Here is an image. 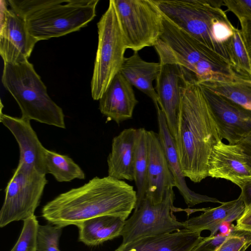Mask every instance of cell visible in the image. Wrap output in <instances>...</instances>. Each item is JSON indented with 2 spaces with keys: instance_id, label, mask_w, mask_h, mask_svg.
<instances>
[{
  "instance_id": "cell-34",
  "label": "cell",
  "mask_w": 251,
  "mask_h": 251,
  "mask_svg": "<svg viewBox=\"0 0 251 251\" xmlns=\"http://www.w3.org/2000/svg\"><path fill=\"white\" fill-rule=\"evenodd\" d=\"M235 227L251 232V205L245 208L242 215L237 220Z\"/></svg>"
},
{
  "instance_id": "cell-13",
  "label": "cell",
  "mask_w": 251,
  "mask_h": 251,
  "mask_svg": "<svg viewBox=\"0 0 251 251\" xmlns=\"http://www.w3.org/2000/svg\"><path fill=\"white\" fill-rule=\"evenodd\" d=\"M208 176L228 180L240 188L251 180V161L238 144L219 142L208 163Z\"/></svg>"
},
{
  "instance_id": "cell-5",
  "label": "cell",
  "mask_w": 251,
  "mask_h": 251,
  "mask_svg": "<svg viewBox=\"0 0 251 251\" xmlns=\"http://www.w3.org/2000/svg\"><path fill=\"white\" fill-rule=\"evenodd\" d=\"M99 0H8L38 42L79 30L96 16Z\"/></svg>"
},
{
  "instance_id": "cell-32",
  "label": "cell",
  "mask_w": 251,
  "mask_h": 251,
  "mask_svg": "<svg viewBox=\"0 0 251 251\" xmlns=\"http://www.w3.org/2000/svg\"><path fill=\"white\" fill-rule=\"evenodd\" d=\"M229 235L225 236L219 233L203 237L202 241L193 251H216L226 240Z\"/></svg>"
},
{
  "instance_id": "cell-2",
  "label": "cell",
  "mask_w": 251,
  "mask_h": 251,
  "mask_svg": "<svg viewBox=\"0 0 251 251\" xmlns=\"http://www.w3.org/2000/svg\"><path fill=\"white\" fill-rule=\"evenodd\" d=\"M184 176L195 183L208 176L209 160L221 138L215 119L199 84L187 79L174 138Z\"/></svg>"
},
{
  "instance_id": "cell-7",
  "label": "cell",
  "mask_w": 251,
  "mask_h": 251,
  "mask_svg": "<svg viewBox=\"0 0 251 251\" xmlns=\"http://www.w3.org/2000/svg\"><path fill=\"white\" fill-rule=\"evenodd\" d=\"M98 44L91 81V95L99 100L120 73L126 50L114 0L97 23Z\"/></svg>"
},
{
  "instance_id": "cell-6",
  "label": "cell",
  "mask_w": 251,
  "mask_h": 251,
  "mask_svg": "<svg viewBox=\"0 0 251 251\" xmlns=\"http://www.w3.org/2000/svg\"><path fill=\"white\" fill-rule=\"evenodd\" d=\"M1 82L18 103L22 118L66 128L62 109L49 96L46 85L28 60L4 64Z\"/></svg>"
},
{
  "instance_id": "cell-27",
  "label": "cell",
  "mask_w": 251,
  "mask_h": 251,
  "mask_svg": "<svg viewBox=\"0 0 251 251\" xmlns=\"http://www.w3.org/2000/svg\"><path fill=\"white\" fill-rule=\"evenodd\" d=\"M228 50L231 66L235 73L251 78V62L242 38L240 30L235 28L230 39Z\"/></svg>"
},
{
  "instance_id": "cell-23",
  "label": "cell",
  "mask_w": 251,
  "mask_h": 251,
  "mask_svg": "<svg viewBox=\"0 0 251 251\" xmlns=\"http://www.w3.org/2000/svg\"><path fill=\"white\" fill-rule=\"evenodd\" d=\"M125 221L111 215L91 218L79 223L78 240L84 244L94 246L121 236Z\"/></svg>"
},
{
  "instance_id": "cell-10",
  "label": "cell",
  "mask_w": 251,
  "mask_h": 251,
  "mask_svg": "<svg viewBox=\"0 0 251 251\" xmlns=\"http://www.w3.org/2000/svg\"><path fill=\"white\" fill-rule=\"evenodd\" d=\"M175 194L170 190L163 200L153 203L147 197L136 201L132 215L127 219L121 234L122 244L150 235L172 232L184 228L173 214Z\"/></svg>"
},
{
  "instance_id": "cell-25",
  "label": "cell",
  "mask_w": 251,
  "mask_h": 251,
  "mask_svg": "<svg viewBox=\"0 0 251 251\" xmlns=\"http://www.w3.org/2000/svg\"><path fill=\"white\" fill-rule=\"evenodd\" d=\"M45 164L46 173L52 175L58 182L84 179L85 174L73 160L66 155L46 149Z\"/></svg>"
},
{
  "instance_id": "cell-30",
  "label": "cell",
  "mask_w": 251,
  "mask_h": 251,
  "mask_svg": "<svg viewBox=\"0 0 251 251\" xmlns=\"http://www.w3.org/2000/svg\"><path fill=\"white\" fill-rule=\"evenodd\" d=\"M248 244L251 245V232L237 229L234 226L231 233L217 251H240Z\"/></svg>"
},
{
  "instance_id": "cell-12",
  "label": "cell",
  "mask_w": 251,
  "mask_h": 251,
  "mask_svg": "<svg viewBox=\"0 0 251 251\" xmlns=\"http://www.w3.org/2000/svg\"><path fill=\"white\" fill-rule=\"evenodd\" d=\"M216 123L221 138L238 144L251 133V118L224 96L199 84Z\"/></svg>"
},
{
  "instance_id": "cell-4",
  "label": "cell",
  "mask_w": 251,
  "mask_h": 251,
  "mask_svg": "<svg viewBox=\"0 0 251 251\" xmlns=\"http://www.w3.org/2000/svg\"><path fill=\"white\" fill-rule=\"evenodd\" d=\"M154 1L169 21L231 65L228 46L236 28L221 8L223 0Z\"/></svg>"
},
{
  "instance_id": "cell-31",
  "label": "cell",
  "mask_w": 251,
  "mask_h": 251,
  "mask_svg": "<svg viewBox=\"0 0 251 251\" xmlns=\"http://www.w3.org/2000/svg\"><path fill=\"white\" fill-rule=\"evenodd\" d=\"M224 5L239 19H251V0H223Z\"/></svg>"
},
{
  "instance_id": "cell-21",
  "label": "cell",
  "mask_w": 251,
  "mask_h": 251,
  "mask_svg": "<svg viewBox=\"0 0 251 251\" xmlns=\"http://www.w3.org/2000/svg\"><path fill=\"white\" fill-rule=\"evenodd\" d=\"M161 68L159 62L146 61L138 52H134L130 56L125 57L120 73L132 86L150 97L157 108L159 105L153 82L156 80Z\"/></svg>"
},
{
  "instance_id": "cell-15",
  "label": "cell",
  "mask_w": 251,
  "mask_h": 251,
  "mask_svg": "<svg viewBox=\"0 0 251 251\" xmlns=\"http://www.w3.org/2000/svg\"><path fill=\"white\" fill-rule=\"evenodd\" d=\"M147 139L148 167L146 197L156 204L161 202L168 192L175 187V183L158 134L152 130H147Z\"/></svg>"
},
{
  "instance_id": "cell-1",
  "label": "cell",
  "mask_w": 251,
  "mask_h": 251,
  "mask_svg": "<svg viewBox=\"0 0 251 251\" xmlns=\"http://www.w3.org/2000/svg\"><path fill=\"white\" fill-rule=\"evenodd\" d=\"M136 201V191L125 181L108 176L95 177L59 194L43 206L41 213L50 224L62 228L105 215L126 221Z\"/></svg>"
},
{
  "instance_id": "cell-33",
  "label": "cell",
  "mask_w": 251,
  "mask_h": 251,
  "mask_svg": "<svg viewBox=\"0 0 251 251\" xmlns=\"http://www.w3.org/2000/svg\"><path fill=\"white\" fill-rule=\"evenodd\" d=\"M241 33L244 44L251 62V19L243 18L239 19Z\"/></svg>"
},
{
  "instance_id": "cell-14",
  "label": "cell",
  "mask_w": 251,
  "mask_h": 251,
  "mask_svg": "<svg viewBox=\"0 0 251 251\" xmlns=\"http://www.w3.org/2000/svg\"><path fill=\"white\" fill-rule=\"evenodd\" d=\"M187 80L183 68L176 64L161 65L155 87L158 104L164 114L169 129L174 138L181 103V87Z\"/></svg>"
},
{
  "instance_id": "cell-29",
  "label": "cell",
  "mask_w": 251,
  "mask_h": 251,
  "mask_svg": "<svg viewBox=\"0 0 251 251\" xmlns=\"http://www.w3.org/2000/svg\"><path fill=\"white\" fill-rule=\"evenodd\" d=\"M62 228L51 224L39 225L37 251H61L59 248V241Z\"/></svg>"
},
{
  "instance_id": "cell-35",
  "label": "cell",
  "mask_w": 251,
  "mask_h": 251,
  "mask_svg": "<svg viewBox=\"0 0 251 251\" xmlns=\"http://www.w3.org/2000/svg\"><path fill=\"white\" fill-rule=\"evenodd\" d=\"M241 197L245 208L251 205V180L245 183L241 188Z\"/></svg>"
},
{
  "instance_id": "cell-11",
  "label": "cell",
  "mask_w": 251,
  "mask_h": 251,
  "mask_svg": "<svg viewBox=\"0 0 251 251\" xmlns=\"http://www.w3.org/2000/svg\"><path fill=\"white\" fill-rule=\"evenodd\" d=\"M1 10L0 54L4 64L28 60L38 42L28 32L23 17L7 7L4 0Z\"/></svg>"
},
{
  "instance_id": "cell-38",
  "label": "cell",
  "mask_w": 251,
  "mask_h": 251,
  "mask_svg": "<svg viewBox=\"0 0 251 251\" xmlns=\"http://www.w3.org/2000/svg\"><path fill=\"white\" fill-rule=\"evenodd\" d=\"M251 245L248 244L244 246L240 251H245Z\"/></svg>"
},
{
  "instance_id": "cell-8",
  "label": "cell",
  "mask_w": 251,
  "mask_h": 251,
  "mask_svg": "<svg viewBox=\"0 0 251 251\" xmlns=\"http://www.w3.org/2000/svg\"><path fill=\"white\" fill-rule=\"evenodd\" d=\"M126 49L154 47L163 30V15L154 0H114Z\"/></svg>"
},
{
  "instance_id": "cell-19",
  "label": "cell",
  "mask_w": 251,
  "mask_h": 251,
  "mask_svg": "<svg viewBox=\"0 0 251 251\" xmlns=\"http://www.w3.org/2000/svg\"><path fill=\"white\" fill-rule=\"evenodd\" d=\"M201 233L184 228L144 236L121 244L115 251H193L203 238Z\"/></svg>"
},
{
  "instance_id": "cell-26",
  "label": "cell",
  "mask_w": 251,
  "mask_h": 251,
  "mask_svg": "<svg viewBox=\"0 0 251 251\" xmlns=\"http://www.w3.org/2000/svg\"><path fill=\"white\" fill-rule=\"evenodd\" d=\"M147 130L137 129L134 160V181L137 188V201L144 199L147 192L148 151Z\"/></svg>"
},
{
  "instance_id": "cell-22",
  "label": "cell",
  "mask_w": 251,
  "mask_h": 251,
  "mask_svg": "<svg viewBox=\"0 0 251 251\" xmlns=\"http://www.w3.org/2000/svg\"><path fill=\"white\" fill-rule=\"evenodd\" d=\"M245 206L240 196L235 200L223 202L214 208H205L201 215L183 222L184 228L193 231L209 230L214 235L220 226L225 222L231 223L237 220L243 214Z\"/></svg>"
},
{
  "instance_id": "cell-39",
  "label": "cell",
  "mask_w": 251,
  "mask_h": 251,
  "mask_svg": "<svg viewBox=\"0 0 251 251\" xmlns=\"http://www.w3.org/2000/svg\"><path fill=\"white\" fill-rule=\"evenodd\" d=\"M216 251H217V249L216 250Z\"/></svg>"
},
{
  "instance_id": "cell-18",
  "label": "cell",
  "mask_w": 251,
  "mask_h": 251,
  "mask_svg": "<svg viewBox=\"0 0 251 251\" xmlns=\"http://www.w3.org/2000/svg\"><path fill=\"white\" fill-rule=\"evenodd\" d=\"M156 109L158 124V136L175 181V187L178 190L187 205L192 207L203 202L222 203L223 202L216 198L197 193L188 187L179 161L175 141L169 129L164 114L160 107Z\"/></svg>"
},
{
  "instance_id": "cell-16",
  "label": "cell",
  "mask_w": 251,
  "mask_h": 251,
  "mask_svg": "<svg viewBox=\"0 0 251 251\" xmlns=\"http://www.w3.org/2000/svg\"><path fill=\"white\" fill-rule=\"evenodd\" d=\"M0 121L9 130L17 142L20 149L19 162L34 168L40 173L46 175V149L40 142L30 121L6 115L1 111Z\"/></svg>"
},
{
  "instance_id": "cell-36",
  "label": "cell",
  "mask_w": 251,
  "mask_h": 251,
  "mask_svg": "<svg viewBox=\"0 0 251 251\" xmlns=\"http://www.w3.org/2000/svg\"><path fill=\"white\" fill-rule=\"evenodd\" d=\"M238 144L251 161V133L243 138Z\"/></svg>"
},
{
  "instance_id": "cell-3",
  "label": "cell",
  "mask_w": 251,
  "mask_h": 251,
  "mask_svg": "<svg viewBox=\"0 0 251 251\" xmlns=\"http://www.w3.org/2000/svg\"><path fill=\"white\" fill-rule=\"evenodd\" d=\"M163 30L154 48L161 65L181 67L187 79L198 84L230 82L237 74L224 57L173 24L163 15Z\"/></svg>"
},
{
  "instance_id": "cell-17",
  "label": "cell",
  "mask_w": 251,
  "mask_h": 251,
  "mask_svg": "<svg viewBox=\"0 0 251 251\" xmlns=\"http://www.w3.org/2000/svg\"><path fill=\"white\" fill-rule=\"evenodd\" d=\"M99 100L101 113L117 124L131 119L138 103L132 86L120 73L115 76Z\"/></svg>"
},
{
  "instance_id": "cell-37",
  "label": "cell",
  "mask_w": 251,
  "mask_h": 251,
  "mask_svg": "<svg viewBox=\"0 0 251 251\" xmlns=\"http://www.w3.org/2000/svg\"><path fill=\"white\" fill-rule=\"evenodd\" d=\"M234 226L230 223L225 222L220 226V233L223 235L228 236L233 230Z\"/></svg>"
},
{
  "instance_id": "cell-28",
  "label": "cell",
  "mask_w": 251,
  "mask_h": 251,
  "mask_svg": "<svg viewBox=\"0 0 251 251\" xmlns=\"http://www.w3.org/2000/svg\"><path fill=\"white\" fill-rule=\"evenodd\" d=\"M24 221L20 236L10 251H37V233L39 224L35 215Z\"/></svg>"
},
{
  "instance_id": "cell-9",
  "label": "cell",
  "mask_w": 251,
  "mask_h": 251,
  "mask_svg": "<svg viewBox=\"0 0 251 251\" xmlns=\"http://www.w3.org/2000/svg\"><path fill=\"white\" fill-rule=\"evenodd\" d=\"M47 183L46 175L19 163L5 189L0 211V227L35 215Z\"/></svg>"
},
{
  "instance_id": "cell-24",
  "label": "cell",
  "mask_w": 251,
  "mask_h": 251,
  "mask_svg": "<svg viewBox=\"0 0 251 251\" xmlns=\"http://www.w3.org/2000/svg\"><path fill=\"white\" fill-rule=\"evenodd\" d=\"M199 84L224 96L251 118V78L237 74L230 82H206Z\"/></svg>"
},
{
  "instance_id": "cell-20",
  "label": "cell",
  "mask_w": 251,
  "mask_h": 251,
  "mask_svg": "<svg viewBox=\"0 0 251 251\" xmlns=\"http://www.w3.org/2000/svg\"><path fill=\"white\" fill-rule=\"evenodd\" d=\"M137 129L126 128L115 136L107 157L108 176L134 181V160Z\"/></svg>"
}]
</instances>
